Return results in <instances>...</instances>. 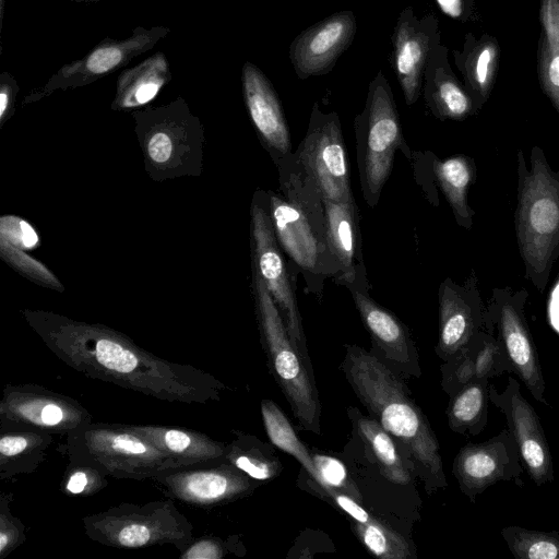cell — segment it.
Instances as JSON below:
<instances>
[{
	"label": "cell",
	"instance_id": "74e56055",
	"mask_svg": "<svg viewBox=\"0 0 559 559\" xmlns=\"http://www.w3.org/2000/svg\"><path fill=\"white\" fill-rule=\"evenodd\" d=\"M66 475L64 489L72 495L91 496L108 484L107 475L93 466L80 463L69 462Z\"/></svg>",
	"mask_w": 559,
	"mask_h": 559
},
{
	"label": "cell",
	"instance_id": "30bf717a",
	"mask_svg": "<svg viewBox=\"0 0 559 559\" xmlns=\"http://www.w3.org/2000/svg\"><path fill=\"white\" fill-rule=\"evenodd\" d=\"M527 297L525 289L495 288L486 307L485 330L493 333L497 329L512 372L537 402L548 405L542 365L525 319Z\"/></svg>",
	"mask_w": 559,
	"mask_h": 559
},
{
	"label": "cell",
	"instance_id": "d6986e66",
	"mask_svg": "<svg viewBox=\"0 0 559 559\" xmlns=\"http://www.w3.org/2000/svg\"><path fill=\"white\" fill-rule=\"evenodd\" d=\"M437 33L438 20L433 15L418 17L412 7L400 12L391 35L390 63L408 106L420 96L424 71Z\"/></svg>",
	"mask_w": 559,
	"mask_h": 559
},
{
	"label": "cell",
	"instance_id": "2e32d148",
	"mask_svg": "<svg viewBox=\"0 0 559 559\" xmlns=\"http://www.w3.org/2000/svg\"><path fill=\"white\" fill-rule=\"evenodd\" d=\"M490 402L506 416L508 430L514 439L521 461L530 478L540 487L554 480L551 451L539 417L522 395L512 376L502 392L489 384Z\"/></svg>",
	"mask_w": 559,
	"mask_h": 559
},
{
	"label": "cell",
	"instance_id": "6da1fadb",
	"mask_svg": "<svg viewBox=\"0 0 559 559\" xmlns=\"http://www.w3.org/2000/svg\"><path fill=\"white\" fill-rule=\"evenodd\" d=\"M43 338L78 372L162 401L205 404L217 401L224 389L213 376L157 357L114 333L60 326Z\"/></svg>",
	"mask_w": 559,
	"mask_h": 559
},
{
	"label": "cell",
	"instance_id": "d6a6232c",
	"mask_svg": "<svg viewBox=\"0 0 559 559\" xmlns=\"http://www.w3.org/2000/svg\"><path fill=\"white\" fill-rule=\"evenodd\" d=\"M353 531L364 546L379 558L406 559L411 557L406 540L376 519L370 522L354 520Z\"/></svg>",
	"mask_w": 559,
	"mask_h": 559
},
{
	"label": "cell",
	"instance_id": "e0dca14e",
	"mask_svg": "<svg viewBox=\"0 0 559 559\" xmlns=\"http://www.w3.org/2000/svg\"><path fill=\"white\" fill-rule=\"evenodd\" d=\"M357 21L353 11L335 12L307 27L289 46V60L298 79L328 74L353 43Z\"/></svg>",
	"mask_w": 559,
	"mask_h": 559
},
{
	"label": "cell",
	"instance_id": "8fae6325",
	"mask_svg": "<svg viewBox=\"0 0 559 559\" xmlns=\"http://www.w3.org/2000/svg\"><path fill=\"white\" fill-rule=\"evenodd\" d=\"M92 421L78 401L38 384H8L0 401L1 429L68 436Z\"/></svg>",
	"mask_w": 559,
	"mask_h": 559
},
{
	"label": "cell",
	"instance_id": "9c48e42d",
	"mask_svg": "<svg viewBox=\"0 0 559 559\" xmlns=\"http://www.w3.org/2000/svg\"><path fill=\"white\" fill-rule=\"evenodd\" d=\"M294 153L324 199L355 201L349 185L346 145L336 112H323L314 103L307 132Z\"/></svg>",
	"mask_w": 559,
	"mask_h": 559
},
{
	"label": "cell",
	"instance_id": "44dd1931",
	"mask_svg": "<svg viewBox=\"0 0 559 559\" xmlns=\"http://www.w3.org/2000/svg\"><path fill=\"white\" fill-rule=\"evenodd\" d=\"M324 209L329 243L341 267L335 282L347 288L369 293L356 202L324 199Z\"/></svg>",
	"mask_w": 559,
	"mask_h": 559
},
{
	"label": "cell",
	"instance_id": "7402d4cb",
	"mask_svg": "<svg viewBox=\"0 0 559 559\" xmlns=\"http://www.w3.org/2000/svg\"><path fill=\"white\" fill-rule=\"evenodd\" d=\"M373 343L384 357L401 370H418L414 343L406 326L391 311L377 304L367 292L348 288Z\"/></svg>",
	"mask_w": 559,
	"mask_h": 559
},
{
	"label": "cell",
	"instance_id": "f546056e",
	"mask_svg": "<svg viewBox=\"0 0 559 559\" xmlns=\"http://www.w3.org/2000/svg\"><path fill=\"white\" fill-rule=\"evenodd\" d=\"M499 60L498 45L488 39L456 56L465 82L474 93L486 99L492 88Z\"/></svg>",
	"mask_w": 559,
	"mask_h": 559
},
{
	"label": "cell",
	"instance_id": "7a4b0ae2",
	"mask_svg": "<svg viewBox=\"0 0 559 559\" xmlns=\"http://www.w3.org/2000/svg\"><path fill=\"white\" fill-rule=\"evenodd\" d=\"M280 192L269 191V210L278 243L305 278L307 290L320 295L328 277L341 274L326 233L324 198L294 152L274 162Z\"/></svg>",
	"mask_w": 559,
	"mask_h": 559
},
{
	"label": "cell",
	"instance_id": "4dcf8cb0",
	"mask_svg": "<svg viewBox=\"0 0 559 559\" xmlns=\"http://www.w3.org/2000/svg\"><path fill=\"white\" fill-rule=\"evenodd\" d=\"M226 461L254 480H267L280 472V462L266 445L252 436L240 435L228 444Z\"/></svg>",
	"mask_w": 559,
	"mask_h": 559
},
{
	"label": "cell",
	"instance_id": "4316f807",
	"mask_svg": "<svg viewBox=\"0 0 559 559\" xmlns=\"http://www.w3.org/2000/svg\"><path fill=\"white\" fill-rule=\"evenodd\" d=\"M171 79L169 61L157 51L131 68L117 80V102L121 106L144 105L152 100Z\"/></svg>",
	"mask_w": 559,
	"mask_h": 559
},
{
	"label": "cell",
	"instance_id": "1f68e13d",
	"mask_svg": "<svg viewBox=\"0 0 559 559\" xmlns=\"http://www.w3.org/2000/svg\"><path fill=\"white\" fill-rule=\"evenodd\" d=\"M501 535L516 559H559V533L542 532L510 525Z\"/></svg>",
	"mask_w": 559,
	"mask_h": 559
},
{
	"label": "cell",
	"instance_id": "7bdbcfd3",
	"mask_svg": "<svg viewBox=\"0 0 559 559\" xmlns=\"http://www.w3.org/2000/svg\"><path fill=\"white\" fill-rule=\"evenodd\" d=\"M19 91L17 82L8 71L0 73V117L9 110L12 96Z\"/></svg>",
	"mask_w": 559,
	"mask_h": 559
},
{
	"label": "cell",
	"instance_id": "f1b7e54d",
	"mask_svg": "<svg viewBox=\"0 0 559 559\" xmlns=\"http://www.w3.org/2000/svg\"><path fill=\"white\" fill-rule=\"evenodd\" d=\"M356 428L380 473L391 483L407 485L411 476L405 468L390 433L378 420L359 416Z\"/></svg>",
	"mask_w": 559,
	"mask_h": 559
},
{
	"label": "cell",
	"instance_id": "3957f363",
	"mask_svg": "<svg viewBox=\"0 0 559 559\" xmlns=\"http://www.w3.org/2000/svg\"><path fill=\"white\" fill-rule=\"evenodd\" d=\"M342 367L361 403L418 464L427 492L447 487L437 438L396 374L357 345L346 346Z\"/></svg>",
	"mask_w": 559,
	"mask_h": 559
},
{
	"label": "cell",
	"instance_id": "ba28073f",
	"mask_svg": "<svg viewBox=\"0 0 559 559\" xmlns=\"http://www.w3.org/2000/svg\"><path fill=\"white\" fill-rule=\"evenodd\" d=\"M255 294L260 331L275 381L299 425L319 435L321 406L318 392L259 273L255 276Z\"/></svg>",
	"mask_w": 559,
	"mask_h": 559
},
{
	"label": "cell",
	"instance_id": "ac0fdd59",
	"mask_svg": "<svg viewBox=\"0 0 559 559\" xmlns=\"http://www.w3.org/2000/svg\"><path fill=\"white\" fill-rule=\"evenodd\" d=\"M439 337L436 352L447 361L485 329L486 307L475 274L464 284L447 277L439 286Z\"/></svg>",
	"mask_w": 559,
	"mask_h": 559
},
{
	"label": "cell",
	"instance_id": "ee69618b",
	"mask_svg": "<svg viewBox=\"0 0 559 559\" xmlns=\"http://www.w3.org/2000/svg\"><path fill=\"white\" fill-rule=\"evenodd\" d=\"M548 313L551 324L559 333V276L549 295Z\"/></svg>",
	"mask_w": 559,
	"mask_h": 559
},
{
	"label": "cell",
	"instance_id": "836d02e7",
	"mask_svg": "<svg viewBox=\"0 0 559 559\" xmlns=\"http://www.w3.org/2000/svg\"><path fill=\"white\" fill-rule=\"evenodd\" d=\"M475 367L476 379H491L512 372L510 360L499 338L480 330L467 344Z\"/></svg>",
	"mask_w": 559,
	"mask_h": 559
},
{
	"label": "cell",
	"instance_id": "e575fe53",
	"mask_svg": "<svg viewBox=\"0 0 559 559\" xmlns=\"http://www.w3.org/2000/svg\"><path fill=\"white\" fill-rule=\"evenodd\" d=\"M311 456L322 479L320 487L326 496L331 498L335 491H340L360 502L361 495L349 478L343 463L332 456L320 453L312 454Z\"/></svg>",
	"mask_w": 559,
	"mask_h": 559
},
{
	"label": "cell",
	"instance_id": "9a60e30c",
	"mask_svg": "<svg viewBox=\"0 0 559 559\" xmlns=\"http://www.w3.org/2000/svg\"><path fill=\"white\" fill-rule=\"evenodd\" d=\"M452 471L461 491L472 502L499 481H511L520 488L524 486L521 477L524 467L508 428L481 443L463 445L453 461Z\"/></svg>",
	"mask_w": 559,
	"mask_h": 559
},
{
	"label": "cell",
	"instance_id": "ffe728a7",
	"mask_svg": "<svg viewBox=\"0 0 559 559\" xmlns=\"http://www.w3.org/2000/svg\"><path fill=\"white\" fill-rule=\"evenodd\" d=\"M243 99L273 162L292 152V140L278 95L269 78L250 61L241 69Z\"/></svg>",
	"mask_w": 559,
	"mask_h": 559
},
{
	"label": "cell",
	"instance_id": "277c9868",
	"mask_svg": "<svg viewBox=\"0 0 559 559\" xmlns=\"http://www.w3.org/2000/svg\"><path fill=\"white\" fill-rule=\"evenodd\" d=\"M530 164L519 150L514 225L525 278L543 293L559 257V170L539 146L532 147Z\"/></svg>",
	"mask_w": 559,
	"mask_h": 559
},
{
	"label": "cell",
	"instance_id": "b9f144b4",
	"mask_svg": "<svg viewBox=\"0 0 559 559\" xmlns=\"http://www.w3.org/2000/svg\"><path fill=\"white\" fill-rule=\"evenodd\" d=\"M173 144L165 132H157L150 139L148 154L154 162L164 163L171 155Z\"/></svg>",
	"mask_w": 559,
	"mask_h": 559
},
{
	"label": "cell",
	"instance_id": "ab89813d",
	"mask_svg": "<svg viewBox=\"0 0 559 559\" xmlns=\"http://www.w3.org/2000/svg\"><path fill=\"white\" fill-rule=\"evenodd\" d=\"M181 551V559H221L226 555V547L217 538L204 537L192 539Z\"/></svg>",
	"mask_w": 559,
	"mask_h": 559
},
{
	"label": "cell",
	"instance_id": "7c38bea8",
	"mask_svg": "<svg viewBox=\"0 0 559 559\" xmlns=\"http://www.w3.org/2000/svg\"><path fill=\"white\" fill-rule=\"evenodd\" d=\"M253 226L258 273L278 308L294 347L309 366L302 320L293 281L270 215L267 193L261 192L259 202L254 205Z\"/></svg>",
	"mask_w": 559,
	"mask_h": 559
},
{
	"label": "cell",
	"instance_id": "f6af8a7d",
	"mask_svg": "<svg viewBox=\"0 0 559 559\" xmlns=\"http://www.w3.org/2000/svg\"><path fill=\"white\" fill-rule=\"evenodd\" d=\"M440 9L448 15L459 19L463 13V0H436Z\"/></svg>",
	"mask_w": 559,
	"mask_h": 559
},
{
	"label": "cell",
	"instance_id": "8d00e7d4",
	"mask_svg": "<svg viewBox=\"0 0 559 559\" xmlns=\"http://www.w3.org/2000/svg\"><path fill=\"white\" fill-rule=\"evenodd\" d=\"M442 386L451 395L476 379L471 350L466 345L442 366Z\"/></svg>",
	"mask_w": 559,
	"mask_h": 559
},
{
	"label": "cell",
	"instance_id": "d590c367",
	"mask_svg": "<svg viewBox=\"0 0 559 559\" xmlns=\"http://www.w3.org/2000/svg\"><path fill=\"white\" fill-rule=\"evenodd\" d=\"M538 78L543 92L559 114V49L551 48L544 36L538 52Z\"/></svg>",
	"mask_w": 559,
	"mask_h": 559
},
{
	"label": "cell",
	"instance_id": "484cf974",
	"mask_svg": "<svg viewBox=\"0 0 559 559\" xmlns=\"http://www.w3.org/2000/svg\"><path fill=\"white\" fill-rule=\"evenodd\" d=\"M0 479L29 474L44 462L53 436L43 431L1 429Z\"/></svg>",
	"mask_w": 559,
	"mask_h": 559
},
{
	"label": "cell",
	"instance_id": "7dc6e473",
	"mask_svg": "<svg viewBox=\"0 0 559 559\" xmlns=\"http://www.w3.org/2000/svg\"><path fill=\"white\" fill-rule=\"evenodd\" d=\"M5 0H0V27L2 28L3 16H4Z\"/></svg>",
	"mask_w": 559,
	"mask_h": 559
},
{
	"label": "cell",
	"instance_id": "83f0119b",
	"mask_svg": "<svg viewBox=\"0 0 559 559\" xmlns=\"http://www.w3.org/2000/svg\"><path fill=\"white\" fill-rule=\"evenodd\" d=\"M489 380L475 379L451 394L447 415L451 430L477 436L488 423Z\"/></svg>",
	"mask_w": 559,
	"mask_h": 559
},
{
	"label": "cell",
	"instance_id": "d4e9b609",
	"mask_svg": "<svg viewBox=\"0 0 559 559\" xmlns=\"http://www.w3.org/2000/svg\"><path fill=\"white\" fill-rule=\"evenodd\" d=\"M430 166L436 182L445 197L457 225L471 229L474 210L468 205L467 192L476 178L474 159L459 154L440 159L430 153Z\"/></svg>",
	"mask_w": 559,
	"mask_h": 559
},
{
	"label": "cell",
	"instance_id": "52a82bcc",
	"mask_svg": "<svg viewBox=\"0 0 559 559\" xmlns=\"http://www.w3.org/2000/svg\"><path fill=\"white\" fill-rule=\"evenodd\" d=\"M85 534L99 544L118 548H141L170 544L182 550L193 526L171 499L143 504L120 503L83 518Z\"/></svg>",
	"mask_w": 559,
	"mask_h": 559
},
{
	"label": "cell",
	"instance_id": "5bb4252c",
	"mask_svg": "<svg viewBox=\"0 0 559 559\" xmlns=\"http://www.w3.org/2000/svg\"><path fill=\"white\" fill-rule=\"evenodd\" d=\"M251 479L227 461L207 466L170 468L153 478L170 499L202 509L246 496L254 487Z\"/></svg>",
	"mask_w": 559,
	"mask_h": 559
},
{
	"label": "cell",
	"instance_id": "c3c4849f",
	"mask_svg": "<svg viewBox=\"0 0 559 559\" xmlns=\"http://www.w3.org/2000/svg\"><path fill=\"white\" fill-rule=\"evenodd\" d=\"M70 1L78 2V3H82V2L95 3V2H99L100 0H70Z\"/></svg>",
	"mask_w": 559,
	"mask_h": 559
},
{
	"label": "cell",
	"instance_id": "f35d334b",
	"mask_svg": "<svg viewBox=\"0 0 559 559\" xmlns=\"http://www.w3.org/2000/svg\"><path fill=\"white\" fill-rule=\"evenodd\" d=\"M12 493H1L0 502V557L5 558L26 539V528L20 519L13 516L10 503Z\"/></svg>",
	"mask_w": 559,
	"mask_h": 559
},
{
	"label": "cell",
	"instance_id": "603a6c76",
	"mask_svg": "<svg viewBox=\"0 0 559 559\" xmlns=\"http://www.w3.org/2000/svg\"><path fill=\"white\" fill-rule=\"evenodd\" d=\"M424 99L431 114L440 120H464L474 109L473 98L453 75L445 49L437 33L423 76Z\"/></svg>",
	"mask_w": 559,
	"mask_h": 559
},
{
	"label": "cell",
	"instance_id": "8992f818",
	"mask_svg": "<svg viewBox=\"0 0 559 559\" xmlns=\"http://www.w3.org/2000/svg\"><path fill=\"white\" fill-rule=\"evenodd\" d=\"M69 462L90 465L117 479L144 480L178 467L130 425L88 423L67 436Z\"/></svg>",
	"mask_w": 559,
	"mask_h": 559
},
{
	"label": "cell",
	"instance_id": "4fadbf2b",
	"mask_svg": "<svg viewBox=\"0 0 559 559\" xmlns=\"http://www.w3.org/2000/svg\"><path fill=\"white\" fill-rule=\"evenodd\" d=\"M169 33L170 28L163 25L135 26L123 39L106 37L81 59L63 64L39 91H34L32 97L44 96L58 88L80 87L121 70L134 58L153 49Z\"/></svg>",
	"mask_w": 559,
	"mask_h": 559
},
{
	"label": "cell",
	"instance_id": "5b68a950",
	"mask_svg": "<svg viewBox=\"0 0 559 559\" xmlns=\"http://www.w3.org/2000/svg\"><path fill=\"white\" fill-rule=\"evenodd\" d=\"M357 166L365 202L374 209L388 181L396 151L409 160L392 88L380 70L368 86L365 107L354 118Z\"/></svg>",
	"mask_w": 559,
	"mask_h": 559
},
{
	"label": "cell",
	"instance_id": "60d3db41",
	"mask_svg": "<svg viewBox=\"0 0 559 559\" xmlns=\"http://www.w3.org/2000/svg\"><path fill=\"white\" fill-rule=\"evenodd\" d=\"M540 22L547 44L559 49V0H542Z\"/></svg>",
	"mask_w": 559,
	"mask_h": 559
},
{
	"label": "cell",
	"instance_id": "bcb514c9",
	"mask_svg": "<svg viewBox=\"0 0 559 559\" xmlns=\"http://www.w3.org/2000/svg\"><path fill=\"white\" fill-rule=\"evenodd\" d=\"M20 226L23 245L27 248L34 247L38 240L34 229L26 222H21Z\"/></svg>",
	"mask_w": 559,
	"mask_h": 559
},
{
	"label": "cell",
	"instance_id": "cb8c5ba5",
	"mask_svg": "<svg viewBox=\"0 0 559 559\" xmlns=\"http://www.w3.org/2000/svg\"><path fill=\"white\" fill-rule=\"evenodd\" d=\"M167 454L178 467L207 466L226 461L228 444L195 430L162 425H130Z\"/></svg>",
	"mask_w": 559,
	"mask_h": 559
}]
</instances>
